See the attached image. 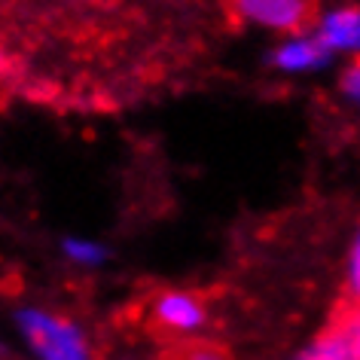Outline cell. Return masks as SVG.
<instances>
[{
    "label": "cell",
    "instance_id": "3",
    "mask_svg": "<svg viewBox=\"0 0 360 360\" xmlns=\"http://www.w3.org/2000/svg\"><path fill=\"white\" fill-rule=\"evenodd\" d=\"M272 68L284 74H309V70H323L333 61V52L323 46L318 37H290L287 43L272 49Z\"/></svg>",
    "mask_w": 360,
    "mask_h": 360
},
{
    "label": "cell",
    "instance_id": "10",
    "mask_svg": "<svg viewBox=\"0 0 360 360\" xmlns=\"http://www.w3.org/2000/svg\"><path fill=\"white\" fill-rule=\"evenodd\" d=\"M345 342H348V360H360V321L345 333Z\"/></svg>",
    "mask_w": 360,
    "mask_h": 360
},
{
    "label": "cell",
    "instance_id": "8",
    "mask_svg": "<svg viewBox=\"0 0 360 360\" xmlns=\"http://www.w3.org/2000/svg\"><path fill=\"white\" fill-rule=\"evenodd\" d=\"M348 287L360 300V229H357L354 245H351V254H348Z\"/></svg>",
    "mask_w": 360,
    "mask_h": 360
},
{
    "label": "cell",
    "instance_id": "2",
    "mask_svg": "<svg viewBox=\"0 0 360 360\" xmlns=\"http://www.w3.org/2000/svg\"><path fill=\"white\" fill-rule=\"evenodd\" d=\"M248 22L272 31H296L309 19V0H236Z\"/></svg>",
    "mask_w": 360,
    "mask_h": 360
},
{
    "label": "cell",
    "instance_id": "5",
    "mask_svg": "<svg viewBox=\"0 0 360 360\" xmlns=\"http://www.w3.org/2000/svg\"><path fill=\"white\" fill-rule=\"evenodd\" d=\"M156 314L162 323H168L171 330L180 333H193L205 323V309L199 300H193L190 293H165L156 302Z\"/></svg>",
    "mask_w": 360,
    "mask_h": 360
},
{
    "label": "cell",
    "instance_id": "7",
    "mask_svg": "<svg viewBox=\"0 0 360 360\" xmlns=\"http://www.w3.org/2000/svg\"><path fill=\"white\" fill-rule=\"evenodd\" d=\"M296 360H348L345 333H333V336L318 339L311 348H305Z\"/></svg>",
    "mask_w": 360,
    "mask_h": 360
},
{
    "label": "cell",
    "instance_id": "9",
    "mask_svg": "<svg viewBox=\"0 0 360 360\" xmlns=\"http://www.w3.org/2000/svg\"><path fill=\"white\" fill-rule=\"evenodd\" d=\"M342 95L360 107V65L348 68L345 74H342Z\"/></svg>",
    "mask_w": 360,
    "mask_h": 360
},
{
    "label": "cell",
    "instance_id": "6",
    "mask_svg": "<svg viewBox=\"0 0 360 360\" xmlns=\"http://www.w3.org/2000/svg\"><path fill=\"white\" fill-rule=\"evenodd\" d=\"M61 254H65L74 266H86V269L104 266L107 259H110V250H107L101 241L83 238V236H70V238L61 241Z\"/></svg>",
    "mask_w": 360,
    "mask_h": 360
},
{
    "label": "cell",
    "instance_id": "4",
    "mask_svg": "<svg viewBox=\"0 0 360 360\" xmlns=\"http://www.w3.org/2000/svg\"><path fill=\"white\" fill-rule=\"evenodd\" d=\"M314 37L330 52H360V6H342L327 13Z\"/></svg>",
    "mask_w": 360,
    "mask_h": 360
},
{
    "label": "cell",
    "instance_id": "1",
    "mask_svg": "<svg viewBox=\"0 0 360 360\" xmlns=\"http://www.w3.org/2000/svg\"><path fill=\"white\" fill-rule=\"evenodd\" d=\"M15 327L22 330L37 360H89L83 330L65 318L43 309H22L15 311Z\"/></svg>",
    "mask_w": 360,
    "mask_h": 360
}]
</instances>
